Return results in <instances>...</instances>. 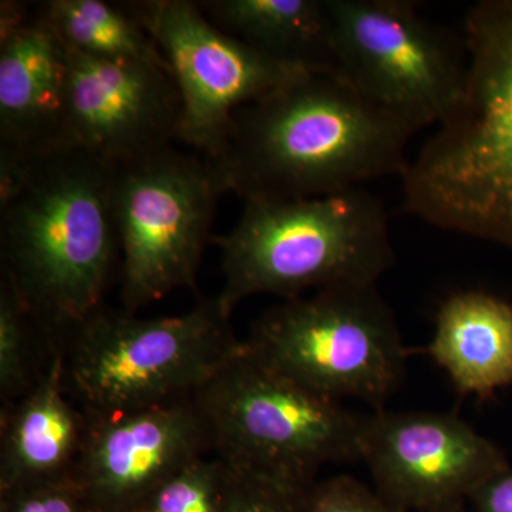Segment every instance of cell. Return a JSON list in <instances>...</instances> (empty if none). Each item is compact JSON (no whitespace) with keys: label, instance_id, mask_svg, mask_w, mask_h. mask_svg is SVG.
<instances>
[{"label":"cell","instance_id":"obj_18","mask_svg":"<svg viewBox=\"0 0 512 512\" xmlns=\"http://www.w3.org/2000/svg\"><path fill=\"white\" fill-rule=\"evenodd\" d=\"M42 3L70 49L94 59L153 64L171 73L160 47L124 3L113 5L103 0Z\"/></svg>","mask_w":512,"mask_h":512},{"label":"cell","instance_id":"obj_4","mask_svg":"<svg viewBox=\"0 0 512 512\" xmlns=\"http://www.w3.org/2000/svg\"><path fill=\"white\" fill-rule=\"evenodd\" d=\"M221 251L229 316L255 295L293 299L315 289L377 285L394 264L383 201L362 187L299 200H247Z\"/></svg>","mask_w":512,"mask_h":512},{"label":"cell","instance_id":"obj_13","mask_svg":"<svg viewBox=\"0 0 512 512\" xmlns=\"http://www.w3.org/2000/svg\"><path fill=\"white\" fill-rule=\"evenodd\" d=\"M70 481L94 512H141L171 477L214 451L194 399L143 412L89 419Z\"/></svg>","mask_w":512,"mask_h":512},{"label":"cell","instance_id":"obj_16","mask_svg":"<svg viewBox=\"0 0 512 512\" xmlns=\"http://www.w3.org/2000/svg\"><path fill=\"white\" fill-rule=\"evenodd\" d=\"M427 352L458 393L493 396L512 384V305L487 292L451 293Z\"/></svg>","mask_w":512,"mask_h":512},{"label":"cell","instance_id":"obj_6","mask_svg":"<svg viewBox=\"0 0 512 512\" xmlns=\"http://www.w3.org/2000/svg\"><path fill=\"white\" fill-rule=\"evenodd\" d=\"M215 456L315 484L320 468L360 461L363 420L241 348L195 394Z\"/></svg>","mask_w":512,"mask_h":512},{"label":"cell","instance_id":"obj_7","mask_svg":"<svg viewBox=\"0 0 512 512\" xmlns=\"http://www.w3.org/2000/svg\"><path fill=\"white\" fill-rule=\"evenodd\" d=\"M244 343L266 365L340 403L383 410L406 379L402 333L377 285L285 299L256 319Z\"/></svg>","mask_w":512,"mask_h":512},{"label":"cell","instance_id":"obj_15","mask_svg":"<svg viewBox=\"0 0 512 512\" xmlns=\"http://www.w3.org/2000/svg\"><path fill=\"white\" fill-rule=\"evenodd\" d=\"M89 426L67 390L62 343H55L35 387L0 409V491L70 480Z\"/></svg>","mask_w":512,"mask_h":512},{"label":"cell","instance_id":"obj_21","mask_svg":"<svg viewBox=\"0 0 512 512\" xmlns=\"http://www.w3.org/2000/svg\"><path fill=\"white\" fill-rule=\"evenodd\" d=\"M224 476L220 457L198 458L158 488L141 512H221Z\"/></svg>","mask_w":512,"mask_h":512},{"label":"cell","instance_id":"obj_2","mask_svg":"<svg viewBox=\"0 0 512 512\" xmlns=\"http://www.w3.org/2000/svg\"><path fill=\"white\" fill-rule=\"evenodd\" d=\"M111 191L113 165L73 148L0 177V282L52 342L104 308L120 254Z\"/></svg>","mask_w":512,"mask_h":512},{"label":"cell","instance_id":"obj_24","mask_svg":"<svg viewBox=\"0 0 512 512\" xmlns=\"http://www.w3.org/2000/svg\"><path fill=\"white\" fill-rule=\"evenodd\" d=\"M471 512H512V467L488 480L470 495Z\"/></svg>","mask_w":512,"mask_h":512},{"label":"cell","instance_id":"obj_11","mask_svg":"<svg viewBox=\"0 0 512 512\" xmlns=\"http://www.w3.org/2000/svg\"><path fill=\"white\" fill-rule=\"evenodd\" d=\"M360 461L376 490L410 512L468 500L510 467L497 444L456 414L386 409L365 416Z\"/></svg>","mask_w":512,"mask_h":512},{"label":"cell","instance_id":"obj_22","mask_svg":"<svg viewBox=\"0 0 512 512\" xmlns=\"http://www.w3.org/2000/svg\"><path fill=\"white\" fill-rule=\"evenodd\" d=\"M311 512H410L390 503L376 488L355 477L335 476L316 481L311 490Z\"/></svg>","mask_w":512,"mask_h":512},{"label":"cell","instance_id":"obj_3","mask_svg":"<svg viewBox=\"0 0 512 512\" xmlns=\"http://www.w3.org/2000/svg\"><path fill=\"white\" fill-rule=\"evenodd\" d=\"M463 40V99L410 158L404 210L512 251V0L471 6Z\"/></svg>","mask_w":512,"mask_h":512},{"label":"cell","instance_id":"obj_10","mask_svg":"<svg viewBox=\"0 0 512 512\" xmlns=\"http://www.w3.org/2000/svg\"><path fill=\"white\" fill-rule=\"evenodd\" d=\"M124 5L160 47L181 97L180 143L212 158L232 117L311 70L276 62L218 29L191 0Z\"/></svg>","mask_w":512,"mask_h":512},{"label":"cell","instance_id":"obj_20","mask_svg":"<svg viewBox=\"0 0 512 512\" xmlns=\"http://www.w3.org/2000/svg\"><path fill=\"white\" fill-rule=\"evenodd\" d=\"M224 466L221 512H311L313 484L225 461Z\"/></svg>","mask_w":512,"mask_h":512},{"label":"cell","instance_id":"obj_19","mask_svg":"<svg viewBox=\"0 0 512 512\" xmlns=\"http://www.w3.org/2000/svg\"><path fill=\"white\" fill-rule=\"evenodd\" d=\"M52 343L57 342H50L18 296L0 282V409L35 387L49 360H37V348Z\"/></svg>","mask_w":512,"mask_h":512},{"label":"cell","instance_id":"obj_5","mask_svg":"<svg viewBox=\"0 0 512 512\" xmlns=\"http://www.w3.org/2000/svg\"><path fill=\"white\" fill-rule=\"evenodd\" d=\"M217 296L171 318L106 306L63 340L64 382L89 419L194 399L241 348Z\"/></svg>","mask_w":512,"mask_h":512},{"label":"cell","instance_id":"obj_12","mask_svg":"<svg viewBox=\"0 0 512 512\" xmlns=\"http://www.w3.org/2000/svg\"><path fill=\"white\" fill-rule=\"evenodd\" d=\"M181 114L177 84L163 67L94 59L69 47L62 150L130 163L180 143Z\"/></svg>","mask_w":512,"mask_h":512},{"label":"cell","instance_id":"obj_1","mask_svg":"<svg viewBox=\"0 0 512 512\" xmlns=\"http://www.w3.org/2000/svg\"><path fill=\"white\" fill-rule=\"evenodd\" d=\"M413 128L336 73H309L234 114L208 158L242 201L325 197L402 177Z\"/></svg>","mask_w":512,"mask_h":512},{"label":"cell","instance_id":"obj_9","mask_svg":"<svg viewBox=\"0 0 512 512\" xmlns=\"http://www.w3.org/2000/svg\"><path fill=\"white\" fill-rule=\"evenodd\" d=\"M335 72L414 131L440 126L463 99L464 40L404 0H326Z\"/></svg>","mask_w":512,"mask_h":512},{"label":"cell","instance_id":"obj_14","mask_svg":"<svg viewBox=\"0 0 512 512\" xmlns=\"http://www.w3.org/2000/svg\"><path fill=\"white\" fill-rule=\"evenodd\" d=\"M69 46L43 3L0 6V177L62 150Z\"/></svg>","mask_w":512,"mask_h":512},{"label":"cell","instance_id":"obj_25","mask_svg":"<svg viewBox=\"0 0 512 512\" xmlns=\"http://www.w3.org/2000/svg\"><path fill=\"white\" fill-rule=\"evenodd\" d=\"M427 512H471L467 508V500L454 501V503L443 505V507L434 508Z\"/></svg>","mask_w":512,"mask_h":512},{"label":"cell","instance_id":"obj_8","mask_svg":"<svg viewBox=\"0 0 512 512\" xmlns=\"http://www.w3.org/2000/svg\"><path fill=\"white\" fill-rule=\"evenodd\" d=\"M227 194L207 157L174 147L113 165L121 302L134 313L175 289L197 292L218 198Z\"/></svg>","mask_w":512,"mask_h":512},{"label":"cell","instance_id":"obj_23","mask_svg":"<svg viewBox=\"0 0 512 512\" xmlns=\"http://www.w3.org/2000/svg\"><path fill=\"white\" fill-rule=\"evenodd\" d=\"M0 512H94L70 480L0 491Z\"/></svg>","mask_w":512,"mask_h":512},{"label":"cell","instance_id":"obj_17","mask_svg":"<svg viewBox=\"0 0 512 512\" xmlns=\"http://www.w3.org/2000/svg\"><path fill=\"white\" fill-rule=\"evenodd\" d=\"M204 15L266 57L316 73H336L326 0H204Z\"/></svg>","mask_w":512,"mask_h":512}]
</instances>
